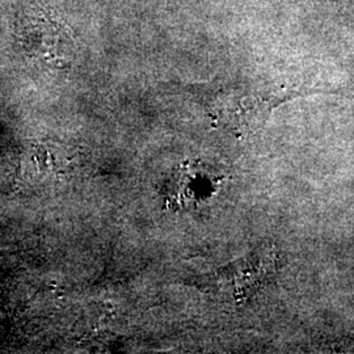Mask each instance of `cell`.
Wrapping results in <instances>:
<instances>
[{"label":"cell","instance_id":"obj_1","mask_svg":"<svg viewBox=\"0 0 354 354\" xmlns=\"http://www.w3.org/2000/svg\"><path fill=\"white\" fill-rule=\"evenodd\" d=\"M221 177L200 163H184L168 183L165 207H190L209 200L216 189Z\"/></svg>","mask_w":354,"mask_h":354}]
</instances>
